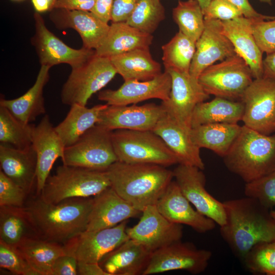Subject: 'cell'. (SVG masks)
Listing matches in <instances>:
<instances>
[{
    "mask_svg": "<svg viewBox=\"0 0 275 275\" xmlns=\"http://www.w3.org/2000/svg\"><path fill=\"white\" fill-rule=\"evenodd\" d=\"M35 34L31 39L41 65L52 66L61 64L77 67L95 54V51L82 47L73 48L62 41L46 27L39 13L34 14Z\"/></svg>",
    "mask_w": 275,
    "mask_h": 275,
    "instance_id": "cell-13",
    "label": "cell"
},
{
    "mask_svg": "<svg viewBox=\"0 0 275 275\" xmlns=\"http://www.w3.org/2000/svg\"><path fill=\"white\" fill-rule=\"evenodd\" d=\"M112 140L118 161L166 167L178 163L174 154L152 130L117 129L112 131Z\"/></svg>",
    "mask_w": 275,
    "mask_h": 275,
    "instance_id": "cell-6",
    "label": "cell"
},
{
    "mask_svg": "<svg viewBox=\"0 0 275 275\" xmlns=\"http://www.w3.org/2000/svg\"><path fill=\"white\" fill-rule=\"evenodd\" d=\"M63 164L91 170L105 171L118 161L112 131L95 125L73 145L65 147Z\"/></svg>",
    "mask_w": 275,
    "mask_h": 275,
    "instance_id": "cell-9",
    "label": "cell"
},
{
    "mask_svg": "<svg viewBox=\"0 0 275 275\" xmlns=\"http://www.w3.org/2000/svg\"><path fill=\"white\" fill-rule=\"evenodd\" d=\"M245 196L254 198L270 209L275 207V170L251 182L246 183Z\"/></svg>",
    "mask_w": 275,
    "mask_h": 275,
    "instance_id": "cell-41",
    "label": "cell"
},
{
    "mask_svg": "<svg viewBox=\"0 0 275 275\" xmlns=\"http://www.w3.org/2000/svg\"><path fill=\"white\" fill-rule=\"evenodd\" d=\"M243 112L241 101L215 97L210 101H203L196 106L191 116V128L210 123H237L242 121Z\"/></svg>",
    "mask_w": 275,
    "mask_h": 275,
    "instance_id": "cell-34",
    "label": "cell"
},
{
    "mask_svg": "<svg viewBox=\"0 0 275 275\" xmlns=\"http://www.w3.org/2000/svg\"><path fill=\"white\" fill-rule=\"evenodd\" d=\"M171 77V89L169 99L161 104L166 113L181 126L190 131L191 119L196 106L209 98L199 82L189 73L174 69H166Z\"/></svg>",
    "mask_w": 275,
    "mask_h": 275,
    "instance_id": "cell-12",
    "label": "cell"
},
{
    "mask_svg": "<svg viewBox=\"0 0 275 275\" xmlns=\"http://www.w3.org/2000/svg\"><path fill=\"white\" fill-rule=\"evenodd\" d=\"M223 158L228 169L246 183L261 178L275 170V134L265 135L243 125Z\"/></svg>",
    "mask_w": 275,
    "mask_h": 275,
    "instance_id": "cell-4",
    "label": "cell"
},
{
    "mask_svg": "<svg viewBox=\"0 0 275 275\" xmlns=\"http://www.w3.org/2000/svg\"><path fill=\"white\" fill-rule=\"evenodd\" d=\"M1 170L27 194L37 183V156L32 145L24 149L0 144Z\"/></svg>",
    "mask_w": 275,
    "mask_h": 275,
    "instance_id": "cell-26",
    "label": "cell"
},
{
    "mask_svg": "<svg viewBox=\"0 0 275 275\" xmlns=\"http://www.w3.org/2000/svg\"><path fill=\"white\" fill-rule=\"evenodd\" d=\"M239 9L243 16L251 19L271 20L275 18V16H267L257 12L250 4L248 0H228Z\"/></svg>",
    "mask_w": 275,
    "mask_h": 275,
    "instance_id": "cell-49",
    "label": "cell"
},
{
    "mask_svg": "<svg viewBox=\"0 0 275 275\" xmlns=\"http://www.w3.org/2000/svg\"><path fill=\"white\" fill-rule=\"evenodd\" d=\"M0 267L17 275H39L14 246L0 240Z\"/></svg>",
    "mask_w": 275,
    "mask_h": 275,
    "instance_id": "cell-42",
    "label": "cell"
},
{
    "mask_svg": "<svg viewBox=\"0 0 275 275\" xmlns=\"http://www.w3.org/2000/svg\"><path fill=\"white\" fill-rule=\"evenodd\" d=\"M50 19L59 30L72 29L80 36L82 47L96 50L106 37L109 25L91 12L54 9Z\"/></svg>",
    "mask_w": 275,
    "mask_h": 275,
    "instance_id": "cell-23",
    "label": "cell"
},
{
    "mask_svg": "<svg viewBox=\"0 0 275 275\" xmlns=\"http://www.w3.org/2000/svg\"><path fill=\"white\" fill-rule=\"evenodd\" d=\"M93 203V197L53 204L37 196L25 207L40 238L64 244L86 231Z\"/></svg>",
    "mask_w": 275,
    "mask_h": 275,
    "instance_id": "cell-2",
    "label": "cell"
},
{
    "mask_svg": "<svg viewBox=\"0 0 275 275\" xmlns=\"http://www.w3.org/2000/svg\"><path fill=\"white\" fill-rule=\"evenodd\" d=\"M204 10L208 5L211 0H197Z\"/></svg>",
    "mask_w": 275,
    "mask_h": 275,
    "instance_id": "cell-54",
    "label": "cell"
},
{
    "mask_svg": "<svg viewBox=\"0 0 275 275\" xmlns=\"http://www.w3.org/2000/svg\"><path fill=\"white\" fill-rule=\"evenodd\" d=\"M173 173L182 193L195 209L220 227L224 225L226 222L224 203L206 189V179L202 170L194 166L179 164Z\"/></svg>",
    "mask_w": 275,
    "mask_h": 275,
    "instance_id": "cell-14",
    "label": "cell"
},
{
    "mask_svg": "<svg viewBox=\"0 0 275 275\" xmlns=\"http://www.w3.org/2000/svg\"><path fill=\"white\" fill-rule=\"evenodd\" d=\"M183 194L175 181H172L156 204L159 212L170 221L188 226L200 233L214 229L216 223L202 215Z\"/></svg>",
    "mask_w": 275,
    "mask_h": 275,
    "instance_id": "cell-20",
    "label": "cell"
},
{
    "mask_svg": "<svg viewBox=\"0 0 275 275\" xmlns=\"http://www.w3.org/2000/svg\"><path fill=\"white\" fill-rule=\"evenodd\" d=\"M235 54L232 43L223 32L221 20L205 18L204 30L196 43L189 74L198 78L209 66Z\"/></svg>",
    "mask_w": 275,
    "mask_h": 275,
    "instance_id": "cell-18",
    "label": "cell"
},
{
    "mask_svg": "<svg viewBox=\"0 0 275 275\" xmlns=\"http://www.w3.org/2000/svg\"><path fill=\"white\" fill-rule=\"evenodd\" d=\"M263 77L275 80V52L266 54L263 60Z\"/></svg>",
    "mask_w": 275,
    "mask_h": 275,
    "instance_id": "cell-52",
    "label": "cell"
},
{
    "mask_svg": "<svg viewBox=\"0 0 275 275\" xmlns=\"http://www.w3.org/2000/svg\"><path fill=\"white\" fill-rule=\"evenodd\" d=\"M165 17L160 0H138L126 22L142 32L152 34Z\"/></svg>",
    "mask_w": 275,
    "mask_h": 275,
    "instance_id": "cell-39",
    "label": "cell"
},
{
    "mask_svg": "<svg viewBox=\"0 0 275 275\" xmlns=\"http://www.w3.org/2000/svg\"><path fill=\"white\" fill-rule=\"evenodd\" d=\"M166 114L161 104L109 105L101 112L96 124L112 131L117 129L153 130Z\"/></svg>",
    "mask_w": 275,
    "mask_h": 275,
    "instance_id": "cell-16",
    "label": "cell"
},
{
    "mask_svg": "<svg viewBox=\"0 0 275 275\" xmlns=\"http://www.w3.org/2000/svg\"><path fill=\"white\" fill-rule=\"evenodd\" d=\"M240 101L244 105V126L265 135L275 131V80L254 79Z\"/></svg>",
    "mask_w": 275,
    "mask_h": 275,
    "instance_id": "cell-10",
    "label": "cell"
},
{
    "mask_svg": "<svg viewBox=\"0 0 275 275\" xmlns=\"http://www.w3.org/2000/svg\"><path fill=\"white\" fill-rule=\"evenodd\" d=\"M32 145L37 156L36 194L39 195L58 158L63 159L65 147L52 126L48 115H45L32 133Z\"/></svg>",
    "mask_w": 275,
    "mask_h": 275,
    "instance_id": "cell-21",
    "label": "cell"
},
{
    "mask_svg": "<svg viewBox=\"0 0 275 275\" xmlns=\"http://www.w3.org/2000/svg\"><path fill=\"white\" fill-rule=\"evenodd\" d=\"M48 66L41 65L33 86L22 96L13 99H0V106L8 109L20 121L30 124L45 113L43 91L49 79Z\"/></svg>",
    "mask_w": 275,
    "mask_h": 275,
    "instance_id": "cell-28",
    "label": "cell"
},
{
    "mask_svg": "<svg viewBox=\"0 0 275 275\" xmlns=\"http://www.w3.org/2000/svg\"><path fill=\"white\" fill-rule=\"evenodd\" d=\"M223 203L226 222L220 234L237 257L243 260L257 244L275 240V220L258 200L246 196Z\"/></svg>",
    "mask_w": 275,
    "mask_h": 275,
    "instance_id": "cell-1",
    "label": "cell"
},
{
    "mask_svg": "<svg viewBox=\"0 0 275 275\" xmlns=\"http://www.w3.org/2000/svg\"><path fill=\"white\" fill-rule=\"evenodd\" d=\"M114 0H95V4L91 11L103 21L107 23L111 19V12Z\"/></svg>",
    "mask_w": 275,
    "mask_h": 275,
    "instance_id": "cell-50",
    "label": "cell"
},
{
    "mask_svg": "<svg viewBox=\"0 0 275 275\" xmlns=\"http://www.w3.org/2000/svg\"><path fill=\"white\" fill-rule=\"evenodd\" d=\"M32 3L36 12L39 13L53 9L48 0H32Z\"/></svg>",
    "mask_w": 275,
    "mask_h": 275,
    "instance_id": "cell-53",
    "label": "cell"
},
{
    "mask_svg": "<svg viewBox=\"0 0 275 275\" xmlns=\"http://www.w3.org/2000/svg\"><path fill=\"white\" fill-rule=\"evenodd\" d=\"M109 187L106 170L63 164L49 175L38 196L47 203L56 204L70 198L94 197Z\"/></svg>",
    "mask_w": 275,
    "mask_h": 275,
    "instance_id": "cell-5",
    "label": "cell"
},
{
    "mask_svg": "<svg viewBox=\"0 0 275 275\" xmlns=\"http://www.w3.org/2000/svg\"><path fill=\"white\" fill-rule=\"evenodd\" d=\"M139 222L126 228L130 239L144 245L151 253L181 240L182 225L170 221L158 210L156 205L147 206L142 212Z\"/></svg>",
    "mask_w": 275,
    "mask_h": 275,
    "instance_id": "cell-15",
    "label": "cell"
},
{
    "mask_svg": "<svg viewBox=\"0 0 275 275\" xmlns=\"http://www.w3.org/2000/svg\"><path fill=\"white\" fill-rule=\"evenodd\" d=\"M261 2L267 3L268 4H271L272 0H259Z\"/></svg>",
    "mask_w": 275,
    "mask_h": 275,
    "instance_id": "cell-55",
    "label": "cell"
},
{
    "mask_svg": "<svg viewBox=\"0 0 275 275\" xmlns=\"http://www.w3.org/2000/svg\"><path fill=\"white\" fill-rule=\"evenodd\" d=\"M211 256V251L180 240L152 252L142 275L176 270L200 274L207 267Z\"/></svg>",
    "mask_w": 275,
    "mask_h": 275,
    "instance_id": "cell-11",
    "label": "cell"
},
{
    "mask_svg": "<svg viewBox=\"0 0 275 275\" xmlns=\"http://www.w3.org/2000/svg\"><path fill=\"white\" fill-rule=\"evenodd\" d=\"M241 126L237 123H215L191 128L190 136L200 149H208L224 157L239 135Z\"/></svg>",
    "mask_w": 275,
    "mask_h": 275,
    "instance_id": "cell-32",
    "label": "cell"
},
{
    "mask_svg": "<svg viewBox=\"0 0 275 275\" xmlns=\"http://www.w3.org/2000/svg\"><path fill=\"white\" fill-rule=\"evenodd\" d=\"M50 3V4L51 5L52 7V9H53V7H54V5L56 2V1L57 0H48ZM53 10V9H52Z\"/></svg>",
    "mask_w": 275,
    "mask_h": 275,
    "instance_id": "cell-56",
    "label": "cell"
},
{
    "mask_svg": "<svg viewBox=\"0 0 275 275\" xmlns=\"http://www.w3.org/2000/svg\"><path fill=\"white\" fill-rule=\"evenodd\" d=\"M138 0H114L111 21L126 22L134 10Z\"/></svg>",
    "mask_w": 275,
    "mask_h": 275,
    "instance_id": "cell-47",
    "label": "cell"
},
{
    "mask_svg": "<svg viewBox=\"0 0 275 275\" xmlns=\"http://www.w3.org/2000/svg\"><path fill=\"white\" fill-rule=\"evenodd\" d=\"M256 41L263 52H275V18L271 20L252 19Z\"/></svg>",
    "mask_w": 275,
    "mask_h": 275,
    "instance_id": "cell-43",
    "label": "cell"
},
{
    "mask_svg": "<svg viewBox=\"0 0 275 275\" xmlns=\"http://www.w3.org/2000/svg\"><path fill=\"white\" fill-rule=\"evenodd\" d=\"M196 43L181 32L176 33L161 47L164 69L171 68L189 73L196 51Z\"/></svg>",
    "mask_w": 275,
    "mask_h": 275,
    "instance_id": "cell-36",
    "label": "cell"
},
{
    "mask_svg": "<svg viewBox=\"0 0 275 275\" xmlns=\"http://www.w3.org/2000/svg\"><path fill=\"white\" fill-rule=\"evenodd\" d=\"M152 131L161 138L174 154L178 164L204 170L205 165L200 156V149L193 141L190 131L183 128L166 113Z\"/></svg>",
    "mask_w": 275,
    "mask_h": 275,
    "instance_id": "cell-25",
    "label": "cell"
},
{
    "mask_svg": "<svg viewBox=\"0 0 275 275\" xmlns=\"http://www.w3.org/2000/svg\"><path fill=\"white\" fill-rule=\"evenodd\" d=\"M77 272L79 275H108L98 263L78 262Z\"/></svg>",
    "mask_w": 275,
    "mask_h": 275,
    "instance_id": "cell-51",
    "label": "cell"
},
{
    "mask_svg": "<svg viewBox=\"0 0 275 275\" xmlns=\"http://www.w3.org/2000/svg\"><path fill=\"white\" fill-rule=\"evenodd\" d=\"M16 247L39 275H50L55 261L67 253L64 244L40 237L26 239Z\"/></svg>",
    "mask_w": 275,
    "mask_h": 275,
    "instance_id": "cell-35",
    "label": "cell"
},
{
    "mask_svg": "<svg viewBox=\"0 0 275 275\" xmlns=\"http://www.w3.org/2000/svg\"><path fill=\"white\" fill-rule=\"evenodd\" d=\"M107 104H97L88 108L75 104L65 119L54 127L65 147L76 143L90 128L96 125L100 114Z\"/></svg>",
    "mask_w": 275,
    "mask_h": 275,
    "instance_id": "cell-31",
    "label": "cell"
},
{
    "mask_svg": "<svg viewBox=\"0 0 275 275\" xmlns=\"http://www.w3.org/2000/svg\"><path fill=\"white\" fill-rule=\"evenodd\" d=\"M95 0H57L53 9L91 11Z\"/></svg>",
    "mask_w": 275,
    "mask_h": 275,
    "instance_id": "cell-48",
    "label": "cell"
},
{
    "mask_svg": "<svg viewBox=\"0 0 275 275\" xmlns=\"http://www.w3.org/2000/svg\"><path fill=\"white\" fill-rule=\"evenodd\" d=\"M12 1H22V0H12Z\"/></svg>",
    "mask_w": 275,
    "mask_h": 275,
    "instance_id": "cell-58",
    "label": "cell"
},
{
    "mask_svg": "<svg viewBox=\"0 0 275 275\" xmlns=\"http://www.w3.org/2000/svg\"><path fill=\"white\" fill-rule=\"evenodd\" d=\"M33 237H40L25 206H0V240L16 247Z\"/></svg>",
    "mask_w": 275,
    "mask_h": 275,
    "instance_id": "cell-33",
    "label": "cell"
},
{
    "mask_svg": "<svg viewBox=\"0 0 275 275\" xmlns=\"http://www.w3.org/2000/svg\"><path fill=\"white\" fill-rule=\"evenodd\" d=\"M171 77L166 70L148 80H126L117 90L99 92L98 98L109 105L136 104L150 99L167 100L171 89Z\"/></svg>",
    "mask_w": 275,
    "mask_h": 275,
    "instance_id": "cell-19",
    "label": "cell"
},
{
    "mask_svg": "<svg viewBox=\"0 0 275 275\" xmlns=\"http://www.w3.org/2000/svg\"><path fill=\"white\" fill-rule=\"evenodd\" d=\"M78 261L75 255L67 252L53 263L50 275H77Z\"/></svg>",
    "mask_w": 275,
    "mask_h": 275,
    "instance_id": "cell-46",
    "label": "cell"
},
{
    "mask_svg": "<svg viewBox=\"0 0 275 275\" xmlns=\"http://www.w3.org/2000/svg\"><path fill=\"white\" fill-rule=\"evenodd\" d=\"M27 193L0 171V206L24 207Z\"/></svg>",
    "mask_w": 275,
    "mask_h": 275,
    "instance_id": "cell-44",
    "label": "cell"
},
{
    "mask_svg": "<svg viewBox=\"0 0 275 275\" xmlns=\"http://www.w3.org/2000/svg\"><path fill=\"white\" fill-rule=\"evenodd\" d=\"M116 74L109 57L95 54L80 66L71 68L62 89V103L86 106L91 97L105 87Z\"/></svg>",
    "mask_w": 275,
    "mask_h": 275,
    "instance_id": "cell-7",
    "label": "cell"
},
{
    "mask_svg": "<svg viewBox=\"0 0 275 275\" xmlns=\"http://www.w3.org/2000/svg\"><path fill=\"white\" fill-rule=\"evenodd\" d=\"M141 213L109 187L93 197V203L85 232H94L116 226Z\"/></svg>",
    "mask_w": 275,
    "mask_h": 275,
    "instance_id": "cell-22",
    "label": "cell"
},
{
    "mask_svg": "<svg viewBox=\"0 0 275 275\" xmlns=\"http://www.w3.org/2000/svg\"><path fill=\"white\" fill-rule=\"evenodd\" d=\"M173 18L179 31L196 42L205 26L204 15L199 3L197 0L179 1L173 10Z\"/></svg>",
    "mask_w": 275,
    "mask_h": 275,
    "instance_id": "cell-37",
    "label": "cell"
},
{
    "mask_svg": "<svg viewBox=\"0 0 275 275\" xmlns=\"http://www.w3.org/2000/svg\"><path fill=\"white\" fill-rule=\"evenodd\" d=\"M106 171L111 187L141 212L147 206L156 205L174 178L173 171L150 163L117 161Z\"/></svg>",
    "mask_w": 275,
    "mask_h": 275,
    "instance_id": "cell-3",
    "label": "cell"
},
{
    "mask_svg": "<svg viewBox=\"0 0 275 275\" xmlns=\"http://www.w3.org/2000/svg\"><path fill=\"white\" fill-rule=\"evenodd\" d=\"M223 32L232 43L236 53L250 67L254 79L263 77V52L254 36L252 20L241 16L221 21Z\"/></svg>",
    "mask_w": 275,
    "mask_h": 275,
    "instance_id": "cell-24",
    "label": "cell"
},
{
    "mask_svg": "<svg viewBox=\"0 0 275 275\" xmlns=\"http://www.w3.org/2000/svg\"><path fill=\"white\" fill-rule=\"evenodd\" d=\"M151 252L129 238L105 255L99 262L108 275H142Z\"/></svg>",
    "mask_w": 275,
    "mask_h": 275,
    "instance_id": "cell-27",
    "label": "cell"
},
{
    "mask_svg": "<svg viewBox=\"0 0 275 275\" xmlns=\"http://www.w3.org/2000/svg\"><path fill=\"white\" fill-rule=\"evenodd\" d=\"M198 80L209 95L239 100L254 78L246 62L237 53L205 69Z\"/></svg>",
    "mask_w": 275,
    "mask_h": 275,
    "instance_id": "cell-8",
    "label": "cell"
},
{
    "mask_svg": "<svg viewBox=\"0 0 275 275\" xmlns=\"http://www.w3.org/2000/svg\"><path fill=\"white\" fill-rule=\"evenodd\" d=\"M109 58L124 81L148 80L162 73L160 64L153 59L149 48L136 49Z\"/></svg>",
    "mask_w": 275,
    "mask_h": 275,
    "instance_id": "cell-30",
    "label": "cell"
},
{
    "mask_svg": "<svg viewBox=\"0 0 275 275\" xmlns=\"http://www.w3.org/2000/svg\"><path fill=\"white\" fill-rule=\"evenodd\" d=\"M153 39L152 34L142 32L126 22H112L95 54L110 58L138 48H149Z\"/></svg>",
    "mask_w": 275,
    "mask_h": 275,
    "instance_id": "cell-29",
    "label": "cell"
},
{
    "mask_svg": "<svg viewBox=\"0 0 275 275\" xmlns=\"http://www.w3.org/2000/svg\"><path fill=\"white\" fill-rule=\"evenodd\" d=\"M127 221L94 232H84L64 244L67 252L74 254L78 262L98 263L107 253L129 238Z\"/></svg>",
    "mask_w": 275,
    "mask_h": 275,
    "instance_id": "cell-17",
    "label": "cell"
},
{
    "mask_svg": "<svg viewBox=\"0 0 275 275\" xmlns=\"http://www.w3.org/2000/svg\"><path fill=\"white\" fill-rule=\"evenodd\" d=\"M204 18L227 21L243 16L241 11L228 0H211L203 10Z\"/></svg>",
    "mask_w": 275,
    "mask_h": 275,
    "instance_id": "cell-45",
    "label": "cell"
},
{
    "mask_svg": "<svg viewBox=\"0 0 275 275\" xmlns=\"http://www.w3.org/2000/svg\"><path fill=\"white\" fill-rule=\"evenodd\" d=\"M34 125L24 123L0 106V143L18 149L32 145Z\"/></svg>",
    "mask_w": 275,
    "mask_h": 275,
    "instance_id": "cell-38",
    "label": "cell"
},
{
    "mask_svg": "<svg viewBox=\"0 0 275 275\" xmlns=\"http://www.w3.org/2000/svg\"><path fill=\"white\" fill-rule=\"evenodd\" d=\"M270 214L272 218L275 220V210L270 211Z\"/></svg>",
    "mask_w": 275,
    "mask_h": 275,
    "instance_id": "cell-57",
    "label": "cell"
},
{
    "mask_svg": "<svg viewBox=\"0 0 275 275\" xmlns=\"http://www.w3.org/2000/svg\"><path fill=\"white\" fill-rule=\"evenodd\" d=\"M243 261L252 272L275 275V240L257 244Z\"/></svg>",
    "mask_w": 275,
    "mask_h": 275,
    "instance_id": "cell-40",
    "label": "cell"
}]
</instances>
